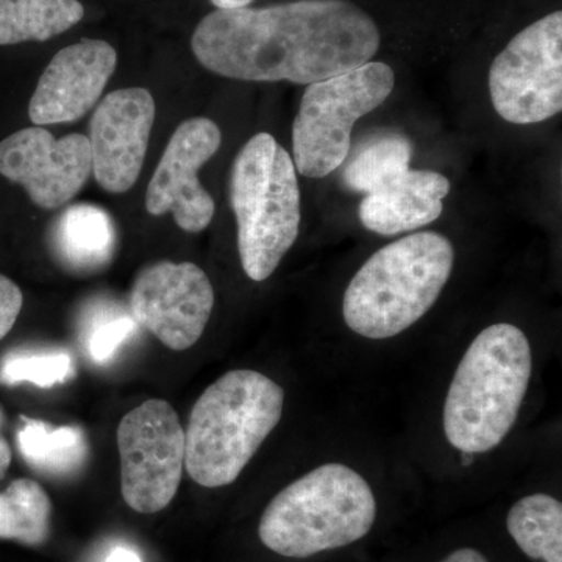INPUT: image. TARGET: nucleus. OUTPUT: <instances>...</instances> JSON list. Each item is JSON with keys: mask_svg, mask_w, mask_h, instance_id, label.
Masks as SVG:
<instances>
[{"mask_svg": "<svg viewBox=\"0 0 562 562\" xmlns=\"http://www.w3.org/2000/svg\"><path fill=\"white\" fill-rule=\"evenodd\" d=\"M380 43L375 21L349 0H295L213 11L192 33L191 49L227 79L312 85L371 61Z\"/></svg>", "mask_w": 562, "mask_h": 562, "instance_id": "nucleus-1", "label": "nucleus"}, {"mask_svg": "<svg viewBox=\"0 0 562 562\" xmlns=\"http://www.w3.org/2000/svg\"><path fill=\"white\" fill-rule=\"evenodd\" d=\"M531 372V347L520 328L512 324L484 328L465 350L447 394V441L471 454L501 446L522 408Z\"/></svg>", "mask_w": 562, "mask_h": 562, "instance_id": "nucleus-2", "label": "nucleus"}, {"mask_svg": "<svg viewBox=\"0 0 562 562\" xmlns=\"http://www.w3.org/2000/svg\"><path fill=\"white\" fill-rule=\"evenodd\" d=\"M453 265V244L441 233H414L387 244L347 286L342 301L347 327L369 339L401 335L430 312Z\"/></svg>", "mask_w": 562, "mask_h": 562, "instance_id": "nucleus-3", "label": "nucleus"}, {"mask_svg": "<svg viewBox=\"0 0 562 562\" xmlns=\"http://www.w3.org/2000/svg\"><path fill=\"white\" fill-rule=\"evenodd\" d=\"M284 391L255 371H232L203 392L184 431V468L203 487L241 475L283 414Z\"/></svg>", "mask_w": 562, "mask_h": 562, "instance_id": "nucleus-4", "label": "nucleus"}, {"mask_svg": "<svg viewBox=\"0 0 562 562\" xmlns=\"http://www.w3.org/2000/svg\"><path fill=\"white\" fill-rule=\"evenodd\" d=\"M376 519L375 495L349 465L330 462L279 492L258 535L272 552L308 558L360 541Z\"/></svg>", "mask_w": 562, "mask_h": 562, "instance_id": "nucleus-5", "label": "nucleus"}, {"mask_svg": "<svg viewBox=\"0 0 562 562\" xmlns=\"http://www.w3.org/2000/svg\"><path fill=\"white\" fill-rule=\"evenodd\" d=\"M231 203L244 272L254 281L268 280L297 241L301 228L294 161L269 133L251 136L235 158Z\"/></svg>", "mask_w": 562, "mask_h": 562, "instance_id": "nucleus-6", "label": "nucleus"}, {"mask_svg": "<svg viewBox=\"0 0 562 562\" xmlns=\"http://www.w3.org/2000/svg\"><path fill=\"white\" fill-rule=\"evenodd\" d=\"M394 87V70L383 61L308 85L292 124L295 171L308 179L335 172L349 155L353 125L379 109Z\"/></svg>", "mask_w": 562, "mask_h": 562, "instance_id": "nucleus-7", "label": "nucleus"}, {"mask_svg": "<svg viewBox=\"0 0 562 562\" xmlns=\"http://www.w3.org/2000/svg\"><path fill=\"white\" fill-rule=\"evenodd\" d=\"M492 105L512 124H539L562 110V13L517 33L492 61Z\"/></svg>", "mask_w": 562, "mask_h": 562, "instance_id": "nucleus-8", "label": "nucleus"}, {"mask_svg": "<svg viewBox=\"0 0 562 562\" xmlns=\"http://www.w3.org/2000/svg\"><path fill=\"white\" fill-rule=\"evenodd\" d=\"M122 497L133 512L160 513L181 482L184 430L168 402L151 398L125 414L117 427Z\"/></svg>", "mask_w": 562, "mask_h": 562, "instance_id": "nucleus-9", "label": "nucleus"}, {"mask_svg": "<svg viewBox=\"0 0 562 562\" xmlns=\"http://www.w3.org/2000/svg\"><path fill=\"white\" fill-rule=\"evenodd\" d=\"M213 306V284L192 262L147 266L132 286V316L171 350L191 349L201 339Z\"/></svg>", "mask_w": 562, "mask_h": 562, "instance_id": "nucleus-10", "label": "nucleus"}, {"mask_svg": "<svg viewBox=\"0 0 562 562\" xmlns=\"http://www.w3.org/2000/svg\"><path fill=\"white\" fill-rule=\"evenodd\" d=\"M91 173L88 136L74 133L57 139L44 128L29 127L0 143V176L21 184L40 209H60Z\"/></svg>", "mask_w": 562, "mask_h": 562, "instance_id": "nucleus-11", "label": "nucleus"}, {"mask_svg": "<svg viewBox=\"0 0 562 562\" xmlns=\"http://www.w3.org/2000/svg\"><path fill=\"white\" fill-rule=\"evenodd\" d=\"M221 128L209 117L184 121L173 132L146 194L151 216L171 213L181 231L201 233L213 221V198L199 181V169L220 150Z\"/></svg>", "mask_w": 562, "mask_h": 562, "instance_id": "nucleus-12", "label": "nucleus"}, {"mask_svg": "<svg viewBox=\"0 0 562 562\" xmlns=\"http://www.w3.org/2000/svg\"><path fill=\"white\" fill-rule=\"evenodd\" d=\"M155 121V101L144 88L110 92L92 114V176L102 190L121 194L138 180Z\"/></svg>", "mask_w": 562, "mask_h": 562, "instance_id": "nucleus-13", "label": "nucleus"}, {"mask_svg": "<svg viewBox=\"0 0 562 562\" xmlns=\"http://www.w3.org/2000/svg\"><path fill=\"white\" fill-rule=\"evenodd\" d=\"M116 65V50L106 41L83 40L65 47L41 74L29 117L38 127L80 120L101 99Z\"/></svg>", "mask_w": 562, "mask_h": 562, "instance_id": "nucleus-14", "label": "nucleus"}, {"mask_svg": "<svg viewBox=\"0 0 562 562\" xmlns=\"http://www.w3.org/2000/svg\"><path fill=\"white\" fill-rule=\"evenodd\" d=\"M450 181L435 171H408L376 188L360 203V220L376 235L394 236L438 221Z\"/></svg>", "mask_w": 562, "mask_h": 562, "instance_id": "nucleus-15", "label": "nucleus"}, {"mask_svg": "<svg viewBox=\"0 0 562 562\" xmlns=\"http://www.w3.org/2000/svg\"><path fill=\"white\" fill-rule=\"evenodd\" d=\"M54 239L63 260L72 268L90 271L113 257L116 231L105 210L81 203L58 217Z\"/></svg>", "mask_w": 562, "mask_h": 562, "instance_id": "nucleus-16", "label": "nucleus"}, {"mask_svg": "<svg viewBox=\"0 0 562 562\" xmlns=\"http://www.w3.org/2000/svg\"><path fill=\"white\" fill-rule=\"evenodd\" d=\"M83 16L79 0H0V46L55 38Z\"/></svg>", "mask_w": 562, "mask_h": 562, "instance_id": "nucleus-17", "label": "nucleus"}, {"mask_svg": "<svg viewBox=\"0 0 562 562\" xmlns=\"http://www.w3.org/2000/svg\"><path fill=\"white\" fill-rule=\"evenodd\" d=\"M506 528L528 558L562 562V505L547 494H532L514 503Z\"/></svg>", "mask_w": 562, "mask_h": 562, "instance_id": "nucleus-18", "label": "nucleus"}, {"mask_svg": "<svg viewBox=\"0 0 562 562\" xmlns=\"http://www.w3.org/2000/svg\"><path fill=\"white\" fill-rule=\"evenodd\" d=\"M18 447L24 460L47 475H69L87 460L88 443L79 427H50L22 417Z\"/></svg>", "mask_w": 562, "mask_h": 562, "instance_id": "nucleus-19", "label": "nucleus"}, {"mask_svg": "<svg viewBox=\"0 0 562 562\" xmlns=\"http://www.w3.org/2000/svg\"><path fill=\"white\" fill-rule=\"evenodd\" d=\"M52 503L33 480H16L0 494V539L41 546L49 538Z\"/></svg>", "mask_w": 562, "mask_h": 562, "instance_id": "nucleus-20", "label": "nucleus"}, {"mask_svg": "<svg viewBox=\"0 0 562 562\" xmlns=\"http://www.w3.org/2000/svg\"><path fill=\"white\" fill-rule=\"evenodd\" d=\"M413 146L403 135H380L360 147L342 180L351 191L369 194L401 173L408 171Z\"/></svg>", "mask_w": 562, "mask_h": 562, "instance_id": "nucleus-21", "label": "nucleus"}, {"mask_svg": "<svg viewBox=\"0 0 562 562\" xmlns=\"http://www.w3.org/2000/svg\"><path fill=\"white\" fill-rule=\"evenodd\" d=\"M72 375V358L63 350L14 351L0 364V382L7 386L31 383L54 387L68 382Z\"/></svg>", "mask_w": 562, "mask_h": 562, "instance_id": "nucleus-22", "label": "nucleus"}, {"mask_svg": "<svg viewBox=\"0 0 562 562\" xmlns=\"http://www.w3.org/2000/svg\"><path fill=\"white\" fill-rule=\"evenodd\" d=\"M138 322L132 314L120 308L103 310L90 319L87 330L88 355L95 364H106L113 360L122 344L127 342L136 331Z\"/></svg>", "mask_w": 562, "mask_h": 562, "instance_id": "nucleus-23", "label": "nucleus"}, {"mask_svg": "<svg viewBox=\"0 0 562 562\" xmlns=\"http://www.w3.org/2000/svg\"><path fill=\"white\" fill-rule=\"evenodd\" d=\"M22 303L24 297L20 286L0 273V339L5 338L16 324Z\"/></svg>", "mask_w": 562, "mask_h": 562, "instance_id": "nucleus-24", "label": "nucleus"}, {"mask_svg": "<svg viewBox=\"0 0 562 562\" xmlns=\"http://www.w3.org/2000/svg\"><path fill=\"white\" fill-rule=\"evenodd\" d=\"M441 562H490L487 558L484 557L483 553H480L479 550L475 549H460L454 550V552L450 553L446 560Z\"/></svg>", "mask_w": 562, "mask_h": 562, "instance_id": "nucleus-25", "label": "nucleus"}, {"mask_svg": "<svg viewBox=\"0 0 562 562\" xmlns=\"http://www.w3.org/2000/svg\"><path fill=\"white\" fill-rule=\"evenodd\" d=\"M105 562H143L140 557L135 550L127 549V547H117V549L111 550Z\"/></svg>", "mask_w": 562, "mask_h": 562, "instance_id": "nucleus-26", "label": "nucleus"}, {"mask_svg": "<svg viewBox=\"0 0 562 562\" xmlns=\"http://www.w3.org/2000/svg\"><path fill=\"white\" fill-rule=\"evenodd\" d=\"M0 424H2V416H0ZM11 462V449L9 442L3 438L2 431H0V480L5 476L9 471Z\"/></svg>", "mask_w": 562, "mask_h": 562, "instance_id": "nucleus-27", "label": "nucleus"}, {"mask_svg": "<svg viewBox=\"0 0 562 562\" xmlns=\"http://www.w3.org/2000/svg\"><path fill=\"white\" fill-rule=\"evenodd\" d=\"M217 10L247 9L254 0H210Z\"/></svg>", "mask_w": 562, "mask_h": 562, "instance_id": "nucleus-28", "label": "nucleus"}]
</instances>
